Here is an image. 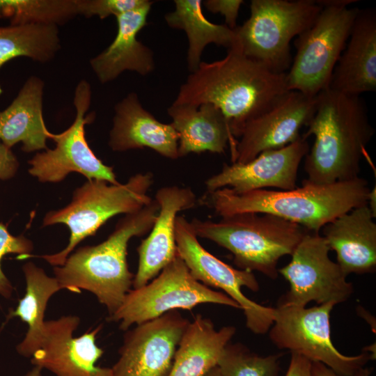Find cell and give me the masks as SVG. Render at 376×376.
<instances>
[{"mask_svg": "<svg viewBox=\"0 0 376 376\" xmlns=\"http://www.w3.org/2000/svg\"><path fill=\"white\" fill-rule=\"evenodd\" d=\"M330 249L319 233L308 231L299 242L288 264L278 269L288 283L289 290L277 305L305 307L311 301L318 305L346 301L353 294L352 283L337 263L329 256Z\"/></svg>", "mask_w": 376, "mask_h": 376, "instance_id": "cell-12", "label": "cell"}, {"mask_svg": "<svg viewBox=\"0 0 376 376\" xmlns=\"http://www.w3.org/2000/svg\"><path fill=\"white\" fill-rule=\"evenodd\" d=\"M91 87L86 80L77 85L74 95L76 116L72 124L64 132L50 133L56 143L54 149L37 153L29 162V172L42 182H58L70 173L77 172L88 180H102L111 184L119 183L113 168L96 157L88 144L84 127L95 118L87 113L91 102Z\"/></svg>", "mask_w": 376, "mask_h": 376, "instance_id": "cell-13", "label": "cell"}, {"mask_svg": "<svg viewBox=\"0 0 376 376\" xmlns=\"http://www.w3.org/2000/svg\"><path fill=\"white\" fill-rule=\"evenodd\" d=\"M189 321L177 310L127 331L113 376H168Z\"/></svg>", "mask_w": 376, "mask_h": 376, "instance_id": "cell-14", "label": "cell"}, {"mask_svg": "<svg viewBox=\"0 0 376 376\" xmlns=\"http://www.w3.org/2000/svg\"><path fill=\"white\" fill-rule=\"evenodd\" d=\"M79 322L76 315L45 321L43 338L31 357V364L55 376H113L111 368L96 365L104 353L95 343L102 325L74 338Z\"/></svg>", "mask_w": 376, "mask_h": 376, "instance_id": "cell-16", "label": "cell"}, {"mask_svg": "<svg viewBox=\"0 0 376 376\" xmlns=\"http://www.w3.org/2000/svg\"><path fill=\"white\" fill-rule=\"evenodd\" d=\"M217 304L240 308L224 292L216 291L196 280L177 253L155 279L130 290L109 322H119L126 331L132 325L157 318L178 309L191 310L201 304Z\"/></svg>", "mask_w": 376, "mask_h": 376, "instance_id": "cell-9", "label": "cell"}, {"mask_svg": "<svg viewBox=\"0 0 376 376\" xmlns=\"http://www.w3.org/2000/svg\"><path fill=\"white\" fill-rule=\"evenodd\" d=\"M204 376H221L217 366L211 368Z\"/></svg>", "mask_w": 376, "mask_h": 376, "instance_id": "cell-38", "label": "cell"}, {"mask_svg": "<svg viewBox=\"0 0 376 376\" xmlns=\"http://www.w3.org/2000/svg\"><path fill=\"white\" fill-rule=\"evenodd\" d=\"M153 1L117 17V33L110 45L90 60L91 67L101 84L116 79L124 71L146 76L155 70L154 53L138 40L139 32L147 25Z\"/></svg>", "mask_w": 376, "mask_h": 376, "instance_id": "cell-22", "label": "cell"}, {"mask_svg": "<svg viewBox=\"0 0 376 376\" xmlns=\"http://www.w3.org/2000/svg\"><path fill=\"white\" fill-rule=\"evenodd\" d=\"M283 353L260 356L245 345L230 342L217 362L221 376H277Z\"/></svg>", "mask_w": 376, "mask_h": 376, "instance_id": "cell-30", "label": "cell"}, {"mask_svg": "<svg viewBox=\"0 0 376 376\" xmlns=\"http://www.w3.org/2000/svg\"><path fill=\"white\" fill-rule=\"evenodd\" d=\"M285 376H313L312 362L300 354L291 353L290 363Z\"/></svg>", "mask_w": 376, "mask_h": 376, "instance_id": "cell-35", "label": "cell"}, {"mask_svg": "<svg viewBox=\"0 0 376 376\" xmlns=\"http://www.w3.org/2000/svg\"><path fill=\"white\" fill-rule=\"evenodd\" d=\"M308 150L307 139L301 136L288 146L264 151L246 163L224 164L219 173L205 182L207 192L223 188L237 194L268 188L292 189L297 187L299 167Z\"/></svg>", "mask_w": 376, "mask_h": 376, "instance_id": "cell-17", "label": "cell"}, {"mask_svg": "<svg viewBox=\"0 0 376 376\" xmlns=\"http://www.w3.org/2000/svg\"><path fill=\"white\" fill-rule=\"evenodd\" d=\"M152 183L153 175L149 171L136 173L124 184L88 180L76 189L67 206L49 212L43 219V226L64 224L68 227V245L56 253L38 257L54 267L63 265L76 246L93 235L109 219L135 212L148 205L152 199L148 195Z\"/></svg>", "mask_w": 376, "mask_h": 376, "instance_id": "cell-6", "label": "cell"}, {"mask_svg": "<svg viewBox=\"0 0 376 376\" xmlns=\"http://www.w3.org/2000/svg\"><path fill=\"white\" fill-rule=\"evenodd\" d=\"M373 370L372 367H363L359 370L353 376H370ZM313 376H340L325 365L319 362H312Z\"/></svg>", "mask_w": 376, "mask_h": 376, "instance_id": "cell-36", "label": "cell"}, {"mask_svg": "<svg viewBox=\"0 0 376 376\" xmlns=\"http://www.w3.org/2000/svg\"><path fill=\"white\" fill-rule=\"evenodd\" d=\"M317 95L295 91L283 95L269 109L243 127L232 153V163L244 164L260 153L281 148L295 141L313 116Z\"/></svg>", "mask_w": 376, "mask_h": 376, "instance_id": "cell-15", "label": "cell"}, {"mask_svg": "<svg viewBox=\"0 0 376 376\" xmlns=\"http://www.w3.org/2000/svg\"><path fill=\"white\" fill-rule=\"evenodd\" d=\"M202 2L201 0H175L174 10L164 16L170 27L182 29L187 35V62L189 72L198 67L203 51L208 44L214 43L227 49L237 45L235 30L206 19L202 11Z\"/></svg>", "mask_w": 376, "mask_h": 376, "instance_id": "cell-27", "label": "cell"}, {"mask_svg": "<svg viewBox=\"0 0 376 376\" xmlns=\"http://www.w3.org/2000/svg\"><path fill=\"white\" fill-rule=\"evenodd\" d=\"M235 331L233 326L217 330L209 318L197 315L180 341L168 376H204L217 365Z\"/></svg>", "mask_w": 376, "mask_h": 376, "instance_id": "cell-25", "label": "cell"}, {"mask_svg": "<svg viewBox=\"0 0 376 376\" xmlns=\"http://www.w3.org/2000/svg\"><path fill=\"white\" fill-rule=\"evenodd\" d=\"M33 250L32 242L23 235L13 236L7 227L0 223V295L3 297L10 298L13 288L1 269V261L8 253H17V258L25 259Z\"/></svg>", "mask_w": 376, "mask_h": 376, "instance_id": "cell-31", "label": "cell"}, {"mask_svg": "<svg viewBox=\"0 0 376 376\" xmlns=\"http://www.w3.org/2000/svg\"><path fill=\"white\" fill-rule=\"evenodd\" d=\"M190 223L198 237L228 250L240 269L256 271L271 279L278 277L279 260L291 256L308 231L267 213L235 214L217 221L193 219Z\"/></svg>", "mask_w": 376, "mask_h": 376, "instance_id": "cell-5", "label": "cell"}, {"mask_svg": "<svg viewBox=\"0 0 376 376\" xmlns=\"http://www.w3.org/2000/svg\"><path fill=\"white\" fill-rule=\"evenodd\" d=\"M177 253L191 275L208 287L222 290L244 312L246 326L256 334H265L272 327L275 308L259 304L244 295L242 287L256 292L259 283L252 272L236 269L208 252L198 242L190 221L182 216L175 220Z\"/></svg>", "mask_w": 376, "mask_h": 376, "instance_id": "cell-11", "label": "cell"}, {"mask_svg": "<svg viewBox=\"0 0 376 376\" xmlns=\"http://www.w3.org/2000/svg\"><path fill=\"white\" fill-rule=\"evenodd\" d=\"M286 72H274L237 47L213 62H201L190 72L173 103L198 107L212 104L224 114L231 134L272 107L288 89Z\"/></svg>", "mask_w": 376, "mask_h": 376, "instance_id": "cell-1", "label": "cell"}, {"mask_svg": "<svg viewBox=\"0 0 376 376\" xmlns=\"http://www.w3.org/2000/svg\"><path fill=\"white\" fill-rule=\"evenodd\" d=\"M306 127L302 136L315 137L304 157L307 180L327 185L359 177L366 146L375 133L360 96L330 88L321 91Z\"/></svg>", "mask_w": 376, "mask_h": 376, "instance_id": "cell-2", "label": "cell"}, {"mask_svg": "<svg viewBox=\"0 0 376 376\" xmlns=\"http://www.w3.org/2000/svg\"><path fill=\"white\" fill-rule=\"evenodd\" d=\"M336 305L332 301L310 308L277 305L269 330L271 341L279 349L321 363L340 376H353L375 357L366 350L347 356L335 347L331 338L330 314Z\"/></svg>", "mask_w": 376, "mask_h": 376, "instance_id": "cell-10", "label": "cell"}, {"mask_svg": "<svg viewBox=\"0 0 376 376\" xmlns=\"http://www.w3.org/2000/svg\"><path fill=\"white\" fill-rule=\"evenodd\" d=\"M159 212L156 200L125 214L104 242L78 249L64 264L54 267L63 289L75 293L92 292L112 315L131 290L134 275L128 268L127 246L131 238L150 232Z\"/></svg>", "mask_w": 376, "mask_h": 376, "instance_id": "cell-4", "label": "cell"}, {"mask_svg": "<svg viewBox=\"0 0 376 376\" xmlns=\"http://www.w3.org/2000/svg\"><path fill=\"white\" fill-rule=\"evenodd\" d=\"M159 212L149 235L137 248L139 263L134 276V289L156 277L177 254L175 220L178 213L194 207L196 196L192 189L177 185L159 188L155 196Z\"/></svg>", "mask_w": 376, "mask_h": 376, "instance_id": "cell-18", "label": "cell"}, {"mask_svg": "<svg viewBox=\"0 0 376 376\" xmlns=\"http://www.w3.org/2000/svg\"><path fill=\"white\" fill-rule=\"evenodd\" d=\"M314 22L295 41L297 53L286 75L288 91L316 96L329 88L359 8L354 0H322Z\"/></svg>", "mask_w": 376, "mask_h": 376, "instance_id": "cell-7", "label": "cell"}, {"mask_svg": "<svg viewBox=\"0 0 376 376\" xmlns=\"http://www.w3.org/2000/svg\"><path fill=\"white\" fill-rule=\"evenodd\" d=\"M370 191L368 182L359 176L327 185L305 179L301 187L290 190L258 189L237 194L223 188L207 192L203 201L220 217L267 213L319 233L338 217L368 204Z\"/></svg>", "mask_w": 376, "mask_h": 376, "instance_id": "cell-3", "label": "cell"}, {"mask_svg": "<svg viewBox=\"0 0 376 376\" xmlns=\"http://www.w3.org/2000/svg\"><path fill=\"white\" fill-rule=\"evenodd\" d=\"M148 0H76L78 15L86 18L97 16L103 19L117 17L145 5Z\"/></svg>", "mask_w": 376, "mask_h": 376, "instance_id": "cell-32", "label": "cell"}, {"mask_svg": "<svg viewBox=\"0 0 376 376\" xmlns=\"http://www.w3.org/2000/svg\"><path fill=\"white\" fill-rule=\"evenodd\" d=\"M18 167L19 163L15 155L0 139V180L13 177Z\"/></svg>", "mask_w": 376, "mask_h": 376, "instance_id": "cell-34", "label": "cell"}, {"mask_svg": "<svg viewBox=\"0 0 376 376\" xmlns=\"http://www.w3.org/2000/svg\"><path fill=\"white\" fill-rule=\"evenodd\" d=\"M42 370L41 368L33 366L24 376H42Z\"/></svg>", "mask_w": 376, "mask_h": 376, "instance_id": "cell-37", "label": "cell"}, {"mask_svg": "<svg viewBox=\"0 0 376 376\" xmlns=\"http://www.w3.org/2000/svg\"><path fill=\"white\" fill-rule=\"evenodd\" d=\"M78 15L76 0H0V19L10 25H63Z\"/></svg>", "mask_w": 376, "mask_h": 376, "instance_id": "cell-29", "label": "cell"}, {"mask_svg": "<svg viewBox=\"0 0 376 376\" xmlns=\"http://www.w3.org/2000/svg\"><path fill=\"white\" fill-rule=\"evenodd\" d=\"M26 281L24 296L19 299L16 308L8 318L17 317L26 322L29 329L24 338L16 350L19 354L31 358L40 346L45 329V312L50 297L63 288L55 277L47 276L45 271L29 262L23 265Z\"/></svg>", "mask_w": 376, "mask_h": 376, "instance_id": "cell-26", "label": "cell"}, {"mask_svg": "<svg viewBox=\"0 0 376 376\" xmlns=\"http://www.w3.org/2000/svg\"><path fill=\"white\" fill-rule=\"evenodd\" d=\"M360 96L376 91V10L359 9L329 88Z\"/></svg>", "mask_w": 376, "mask_h": 376, "instance_id": "cell-20", "label": "cell"}, {"mask_svg": "<svg viewBox=\"0 0 376 376\" xmlns=\"http://www.w3.org/2000/svg\"><path fill=\"white\" fill-rule=\"evenodd\" d=\"M44 82L31 76L10 104L0 111V139L8 148L19 142L26 152L47 150L50 133L42 114Z\"/></svg>", "mask_w": 376, "mask_h": 376, "instance_id": "cell-23", "label": "cell"}, {"mask_svg": "<svg viewBox=\"0 0 376 376\" xmlns=\"http://www.w3.org/2000/svg\"><path fill=\"white\" fill-rule=\"evenodd\" d=\"M368 204L354 207L321 229L337 263L347 276L376 269V224Z\"/></svg>", "mask_w": 376, "mask_h": 376, "instance_id": "cell-21", "label": "cell"}, {"mask_svg": "<svg viewBox=\"0 0 376 376\" xmlns=\"http://www.w3.org/2000/svg\"><path fill=\"white\" fill-rule=\"evenodd\" d=\"M109 146L113 151L148 148L170 159L178 155V134L171 123L159 121L131 92L114 107Z\"/></svg>", "mask_w": 376, "mask_h": 376, "instance_id": "cell-19", "label": "cell"}, {"mask_svg": "<svg viewBox=\"0 0 376 376\" xmlns=\"http://www.w3.org/2000/svg\"><path fill=\"white\" fill-rule=\"evenodd\" d=\"M242 0H207L204 4L207 10L219 13L225 17L226 25L231 29L237 27V18Z\"/></svg>", "mask_w": 376, "mask_h": 376, "instance_id": "cell-33", "label": "cell"}, {"mask_svg": "<svg viewBox=\"0 0 376 376\" xmlns=\"http://www.w3.org/2000/svg\"><path fill=\"white\" fill-rule=\"evenodd\" d=\"M167 113L178 134L179 157L204 151L221 154L228 143L234 145L235 139L226 119L212 104L194 107L173 103Z\"/></svg>", "mask_w": 376, "mask_h": 376, "instance_id": "cell-24", "label": "cell"}, {"mask_svg": "<svg viewBox=\"0 0 376 376\" xmlns=\"http://www.w3.org/2000/svg\"><path fill=\"white\" fill-rule=\"evenodd\" d=\"M319 1L252 0L250 17L234 29L246 56L276 72L290 68V42L307 29L322 10Z\"/></svg>", "mask_w": 376, "mask_h": 376, "instance_id": "cell-8", "label": "cell"}, {"mask_svg": "<svg viewBox=\"0 0 376 376\" xmlns=\"http://www.w3.org/2000/svg\"><path fill=\"white\" fill-rule=\"evenodd\" d=\"M60 48L58 28L56 25L26 24L0 26V68L19 56L42 63L49 62ZM2 92L0 85V95Z\"/></svg>", "mask_w": 376, "mask_h": 376, "instance_id": "cell-28", "label": "cell"}]
</instances>
